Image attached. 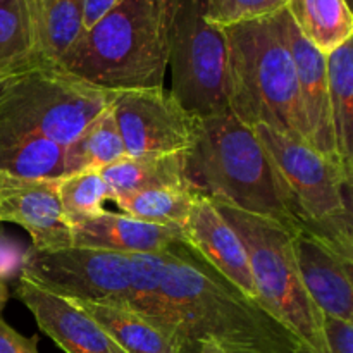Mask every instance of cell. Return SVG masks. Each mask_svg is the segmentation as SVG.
<instances>
[{
  "label": "cell",
  "instance_id": "277c9868",
  "mask_svg": "<svg viewBox=\"0 0 353 353\" xmlns=\"http://www.w3.org/2000/svg\"><path fill=\"white\" fill-rule=\"evenodd\" d=\"M228 110L245 126H268L309 145L292 54L272 17L224 26Z\"/></svg>",
  "mask_w": 353,
  "mask_h": 353
},
{
  "label": "cell",
  "instance_id": "8fae6325",
  "mask_svg": "<svg viewBox=\"0 0 353 353\" xmlns=\"http://www.w3.org/2000/svg\"><path fill=\"white\" fill-rule=\"evenodd\" d=\"M276 28L292 54L299 81L300 102L309 134V145L333 164L341 165L334 141L333 119H331L330 88H327L326 55L317 50L293 23L288 10L281 9L272 14ZM345 172V171H343ZM347 174V172H345Z\"/></svg>",
  "mask_w": 353,
  "mask_h": 353
},
{
  "label": "cell",
  "instance_id": "ba28073f",
  "mask_svg": "<svg viewBox=\"0 0 353 353\" xmlns=\"http://www.w3.org/2000/svg\"><path fill=\"white\" fill-rule=\"evenodd\" d=\"M117 93L90 85L61 65H38L0 79V121L69 147L110 109Z\"/></svg>",
  "mask_w": 353,
  "mask_h": 353
},
{
  "label": "cell",
  "instance_id": "52a82bcc",
  "mask_svg": "<svg viewBox=\"0 0 353 353\" xmlns=\"http://www.w3.org/2000/svg\"><path fill=\"white\" fill-rule=\"evenodd\" d=\"M212 203L243 243L257 302L292 331L300 343L316 353H330L324 316L300 278L292 231L265 217Z\"/></svg>",
  "mask_w": 353,
  "mask_h": 353
},
{
  "label": "cell",
  "instance_id": "ac0fdd59",
  "mask_svg": "<svg viewBox=\"0 0 353 353\" xmlns=\"http://www.w3.org/2000/svg\"><path fill=\"white\" fill-rule=\"evenodd\" d=\"M114 195L157 188H188L181 154L124 155L100 169Z\"/></svg>",
  "mask_w": 353,
  "mask_h": 353
},
{
  "label": "cell",
  "instance_id": "d4e9b609",
  "mask_svg": "<svg viewBox=\"0 0 353 353\" xmlns=\"http://www.w3.org/2000/svg\"><path fill=\"white\" fill-rule=\"evenodd\" d=\"M81 169H102L126 155L112 110H105L69 145Z\"/></svg>",
  "mask_w": 353,
  "mask_h": 353
},
{
  "label": "cell",
  "instance_id": "3957f363",
  "mask_svg": "<svg viewBox=\"0 0 353 353\" xmlns=\"http://www.w3.org/2000/svg\"><path fill=\"white\" fill-rule=\"evenodd\" d=\"M188 188L210 202L265 217L296 233L268 152L230 110L199 119L195 143L183 152Z\"/></svg>",
  "mask_w": 353,
  "mask_h": 353
},
{
  "label": "cell",
  "instance_id": "4fadbf2b",
  "mask_svg": "<svg viewBox=\"0 0 353 353\" xmlns=\"http://www.w3.org/2000/svg\"><path fill=\"white\" fill-rule=\"evenodd\" d=\"M14 295L33 314L38 327L65 353H126L71 300L41 290L21 276Z\"/></svg>",
  "mask_w": 353,
  "mask_h": 353
},
{
  "label": "cell",
  "instance_id": "7c38bea8",
  "mask_svg": "<svg viewBox=\"0 0 353 353\" xmlns=\"http://www.w3.org/2000/svg\"><path fill=\"white\" fill-rule=\"evenodd\" d=\"M12 223L31 236V250L72 247L71 226L59 200V178L0 176V224Z\"/></svg>",
  "mask_w": 353,
  "mask_h": 353
},
{
  "label": "cell",
  "instance_id": "9c48e42d",
  "mask_svg": "<svg viewBox=\"0 0 353 353\" xmlns=\"http://www.w3.org/2000/svg\"><path fill=\"white\" fill-rule=\"evenodd\" d=\"M171 95L196 119L226 112L228 43L205 16V0H174L169 43Z\"/></svg>",
  "mask_w": 353,
  "mask_h": 353
},
{
  "label": "cell",
  "instance_id": "9a60e30c",
  "mask_svg": "<svg viewBox=\"0 0 353 353\" xmlns=\"http://www.w3.org/2000/svg\"><path fill=\"white\" fill-rule=\"evenodd\" d=\"M300 278L323 316L353 323V259L305 233L293 234Z\"/></svg>",
  "mask_w": 353,
  "mask_h": 353
},
{
  "label": "cell",
  "instance_id": "6da1fadb",
  "mask_svg": "<svg viewBox=\"0 0 353 353\" xmlns=\"http://www.w3.org/2000/svg\"><path fill=\"white\" fill-rule=\"evenodd\" d=\"M161 296L164 326L179 340L181 353H195L200 341H212L224 353H296L302 345L185 240L164 252Z\"/></svg>",
  "mask_w": 353,
  "mask_h": 353
},
{
  "label": "cell",
  "instance_id": "5b68a950",
  "mask_svg": "<svg viewBox=\"0 0 353 353\" xmlns=\"http://www.w3.org/2000/svg\"><path fill=\"white\" fill-rule=\"evenodd\" d=\"M162 254H123L99 248L68 247L30 250L21 278L71 302H92L141 314L162 324Z\"/></svg>",
  "mask_w": 353,
  "mask_h": 353
},
{
  "label": "cell",
  "instance_id": "4dcf8cb0",
  "mask_svg": "<svg viewBox=\"0 0 353 353\" xmlns=\"http://www.w3.org/2000/svg\"><path fill=\"white\" fill-rule=\"evenodd\" d=\"M7 300H9V290H7L6 283L0 279V314H2L3 307H6Z\"/></svg>",
  "mask_w": 353,
  "mask_h": 353
},
{
  "label": "cell",
  "instance_id": "f546056e",
  "mask_svg": "<svg viewBox=\"0 0 353 353\" xmlns=\"http://www.w3.org/2000/svg\"><path fill=\"white\" fill-rule=\"evenodd\" d=\"M195 353H224V352L223 348L217 347V345L212 343V341H200V343L196 345Z\"/></svg>",
  "mask_w": 353,
  "mask_h": 353
},
{
  "label": "cell",
  "instance_id": "83f0119b",
  "mask_svg": "<svg viewBox=\"0 0 353 353\" xmlns=\"http://www.w3.org/2000/svg\"><path fill=\"white\" fill-rule=\"evenodd\" d=\"M0 353H38V338H26L0 316Z\"/></svg>",
  "mask_w": 353,
  "mask_h": 353
},
{
  "label": "cell",
  "instance_id": "7a4b0ae2",
  "mask_svg": "<svg viewBox=\"0 0 353 353\" xmlns=\"http://www.w3.org/2000/svg\"><path fill=\"white\" fill-rule=\"evenodd\" d=\"M174 0H123L83 31L59 65L109 92L164 88Z\"/></svg>",
  "mask_w": 353,
  "mask_h": 353
},
{
  "label": "cell",
  "instance_id": "30bf717a",
  "mask_svg": "<svg viewBox=\"0 0 353 353\" xmlns=\"http://www.w3.org/2000/svg\"><path fill=\"white\" fill-rule=\"evenodd\" d=\"M110 110L126 155L181 154L195 143L199 119L164 88L119 92Z\"/></svg>",
  "mask_w": 353,
  "mask_h": 353
},
{
  "label": "cell",
  "instance_id": "5bb4252c",
  "mask_svg": "<svg viewBox=\"0 0 353 353\" xmlns=\"http://www.w3.org/2000/svg\"><path fill=\"white\" fill-rule=\"evenodd\" d=\"M181 230L185 243L234 288L257 302V290L243 243L209 199L202 195L195 196L188 219Z\"/></svg>",
  "mask_w": 353,
  "mask_h": 353
},
{
  "label": "cell",
  "instance_id": "7402d4cb",
  "mask_svg": "<svg viewBox=\"0 0 353 353\" xmlns=\"http://www.w3.org/2000/svg\"><path fill=\"white\" fill-rule=\"evenodd\" d=\"M285 9L300 33L324 55L353 38L352 7L345 0H288Z\"/></svg>",
  "mask_w": 353,
  "mask_h": 353
},
{
  "label": "cell",
  "instance_id": "603a6c76",
  "mask_svg": "<svg viewBox=\"0 0 353 353\" xmlns=\"http://www.w3.org/2000/svg\"><path fill=\"white\" fill-rule=\"evenodd\" d=\"M196 193L190 188H157L114 195L123 214L154 224H174L183 228L195 202Z\"/></svg>",
  "mask_w": 353,
  "mask_h": 353
},
{
  "label": "cell",
  "instance_id": "44dd1931",
  "mask_svg": "<svg viewBox=\"0 0 353 353\" xmlns=\"http://www.w3.org/2000/svg\"><path fill=\"white\" fill-rule=\"evenodd\" d=\"M85 0H31L34 34L41 59L59 65L83 33Z\"/></svg>",
  "mask_w": 353,
  "mask_h": 353
},
{
  "label": "cell",
  "instance_id": "e0dca14e",
  "mask_svg": "<svg viewBox=\"0 0 353 353\" xmlns=\"http://www.w3.org/2000/svg\"><path fill=\"white\" fill-rule=\"evenodd\" d=\"M74 303L126 353H181V345L171 333L141 314L102 303Z\"/></svg>",
  "mask_w": 353,
  "mask_h": 353
},
{
  "label": "cell",
  "instance_id": "8992f818",
  "mask_svg": "<svg viewBox=\"0 0 353 353\" xmlns=\"http://www.w3.org/2000/svg\"><path fill=\"white\" fill-rule=\"evenodd\" d=\"M252 130L276 169L296 233L310 234L343 257L353 259L352 179L305 141L268 126Z\"/></svg>",
  "mask_w": 353,
  "mask_h": 353
},
{
  "label": "cell",
  "instance_id": "4316f807",
  "mask_svg": "<svg viewBox=\"0 0 353 353\" xmlns=\"http://www.w3.org/2000/svg\"><path fill=\"white\" fill-rule=\"evenodd\" d=\"M324 331H326L330 353H353V323L333 319L324 316ZM296 353H316L305 345H300Z\"/></svg>",
  "mask_w": 353,
  "mask_h": 353
},
{
  "label": "cell",
  "instance_id": "ffe728a7",
  "mask_svg": "<svg viewBox=\"0 0 353 353\" xmlns=\"http://www.w3.org/2000/svg\"><path fill=\"white\" fill-rule=\"evenodd\" d=\"M45 64L34 34L31 0H0V79Z\"/></svg>",
  "mask_w": 353,
  "mask_h": 353
},
{
  "label": "cell",
  "instance_id": "2e32d148",
  "mask_svg": "<svg viewBox=\"0 0 353 353\" xmlns=\"http://www.w3.org/2000/svg\"><path fill=\"white\" fill-rule=\"evenodd\" d=\"M72 247L99 248L123 254H162L183 240V230L174 224H154L128 214L102 210L71 224Z\"/></svg>",
  "mask_w": 353,
  "mask_h": 353
},
{
  "label": "cell",
  "instance_id": "f1b7e54d",
  "mask_svg": "<svg viewBox=\"0 0 353 353\" xmlns=\"http://www.w3.org/2000/svg\"><path fill=\"white\" fill-rule=\"evenodd\" d=\"M123 0H85L83 2V31L90 30Z\"/></svg>",
  "mask_w": 353,
  "mask_h": 353
},
{
  "label": "cell",
  "instance_id": "d6986e66",
  "mask_svg": "<svg viewBox=\"0 0 353 353\" xmlns=\"http://www.w3.org/2000/svg\"><path fill=\"white\" fill-rule=\"evenodd\" d=\"M326 69L336 152L353 179V38L326 55Z\"/></svg>",
  "mask_w": 353,
  "mask_h": 353
},
{
  "label": "cell",
  "instance_id": "484cf974",
  "mask_svg": "<svg viewBox=\"0 0 353 353\" xmlns=\"http://www.w3.org/2000/svg\"><path fill=\"white\" fill-rule=\"evenodd\" d=\"M288 0H205V16L217 26L245 23L272 16L285 9Z\"/></svg>",
  "mask_w": 353,
  "mask_h": 353
},
{
  "label": "cell",
  "instance_id": "1f68e13d",
  "mask_svg": "<svg viewBox=\"0 0 353 353\" xmlns=\"http://www.w3.org/2000/svg\"><path fill=\"white\" fill-rule=\"evenodd\" d=\"M345 2H347V3H348V6H350V7H352V3H353V0H345Z\"/></svg>",
  "mask_w": 353,
  "mask_h": 353
},
{
  "label": "cell",
  "instance_id": "cb8c5ba5",
  "mask_svg": "<svg viewBox=\"0 0 353 353\" xmlns=\"http://www.w3.org/2000/svg\"><path fill=\"white\" fill-rule=\"evenodd\" d=\"M112 199V190L100 174V169H83L59 178V200L65 221L72 223L97 216L103 210V202Z\"/></svg>",
  "mask_w": 353,
  "mask_h": 353
}]
</instances>
